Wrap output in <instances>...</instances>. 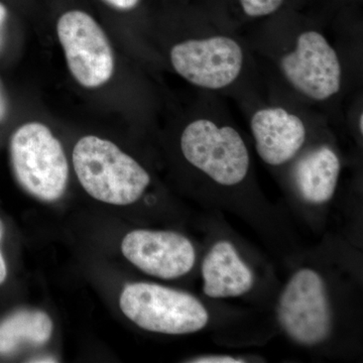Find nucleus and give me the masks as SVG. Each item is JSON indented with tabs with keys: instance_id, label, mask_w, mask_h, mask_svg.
I'll return each instance as SVG.
<instances>
[{
	"instance_id": "12",
	"label": "nucleus",
	"mask_w": 363,
	"mask_h": 363,
	"mask_svg": "<svg viewBox=\"0 0 363 363\" xmlns=\"http://www.w3.org/2000/svg\"><path fill=\"white\" fill-rule=\"evenodd\" d=\"M340 169L337 155L326 145L307 152L294 168V181L298 194L309 204L330 201L335 194Z\"/></svg>"
},
{
	"instance_id": "16",
	"label": "nucleus",
	"mask_w": 363,
	"mask_h": 363,
	"mask_svg": "<svg viewBox=\"0 0 363 363\" xmlns=\"http://www.w3.org/2000/svg\"><path fill=\"white\" fill-rule=\"evenodd\" d=\"M105 1L121 11H130L138 6L140 0H105Z\"/></svg>"
},
{
	"instance_id": "8",
	"label": "nucleus",
	"mask_w": 363,
	"mask_h": 363,
	"mask_svg": "<svg viewBox=\"0 0 363 363\" xmlns=\"http://www.w3.org/2000/svg\"><path fill=\"white\" fill-rule=\"evenodd\" d=\"M281 67L293 87L312 99H328L340 89V62L321 33H301L295 51L281 59Z\"/></svg>"
},
{
	"instance_id": "13",
	"label": "nucleus",
	"mask_w": 363,
	"mask_h": 363,
	"mask_svg": "<svg viewBox=\"0 0 363 363\" xmlns=\"http://www.w3.org/2000/svg\"><path fill=\"white\" fill-rule=\"evenodd\" d=\"M52 322L42 311L23 310L0 323V354L9 355L21 345H44L51 338Z\"/></svg>"
},
{
	"instance_id": "4",
	"label": "nucleus",
	"mask_w": 363,
	"mask_h": 363,
	"mask_svg": "<svg viewBox=\"0 0 363 363\" xmlns=\"http://www.w3.org/2000/svg\"><path fill=\"white\" fill-rule=\"evenodd\" d=\"M279 326L294 342L303 346L323 343L330 336L332 312L326 285L311 269L296 272L279 296Z\"/></svg>"
},
{
	"instance_id": "14",
	"label": "nucleus",
	"mask_w": 363,
	"mask_h": 363,
	"mask_svg": "<svg viewBox=\"0 0 363 363\" xmlns=\"http://www.w3.org/2000/svg\"><path fill=\"white\" fill-rule=\"evenodd\" d=\"M284 0H240L243 11L247 16L257 18L278 11Z\"/></svg>"
},
{
	"instance_id": "6",
	"label": "nucleus",
	"mask_w": 363,
	"mask_h": 363,
	"mask_svg": "<svg viewBox=\"0 0 363 363\" xmlns=\"http://www.w3.org/2000/svg\"><path fill=\"white\" fill-rule=\"evenodd\" d=\"M57 32L73 77L86 88L108 82L113 52L102 28L89 14L72 11L60 18Z\"/></svg>"
},
{
	"instance_id": "3",
	"label": "nucleus",
	"mask_w": 363,
	"mask_h": 363,
	"mask_svg": "<svg viewBox=\"0 0 363 363\" xmlns=\"http://www.w3.org/2000/svg\"><path fill=\"white\" fill-rule=\"evenodd\" d=\"M11 164L21 187L45 202L65 193L69 166L61 143L39 123L23 124L11 140Z\"/></svg>"
},
{
	"instance_id": "5",
	"label": "nucleus",
	"mask_w": 363,
	"mask_h": 363,
	"mask_svg": "<svg viewBox=\"0 0 363 363\" xmlns=\"http://www.w3.org/2000/svg\"><path fill=\"white\" fill-rule=\"evenodd\" d=\"M181 149L191 164L220 185H238L247 175V145L230 126L218 128L207 119L196 121L183 131Z\"/></svg>"
},
{
	"instance_id": "1",
	"label": "nucleus",
	"mask_w": 363,
	"mask_h": 363,
	"mask_svg": "<svg viewBox=\"0 0 363 363\" xmlns=\"http://www.w3.org/2000/svg\"><path fill=\"white\" fill-rule=\"evenodd\" d=\"M72 157L79 182L98 201L133 204L150 185L147 172L109 140L84 136L76 143Z\"/></svg>"
},
{
	"instance_id": "11",
	"label": "nucleus",
	"mask_w": 363,
	"mask_h": 363,
	"mask_svg": "<svg viewBox=\"0 0 363 363\" xmlns=\"http://www.w3.org/2000/svg\"><path fill=\"white\" fill-rule=\"evenodd\" d=\"M203 292L207 297H240L255 285V274L230 241H217L202 262Z\"/></svg>"
},
{
	"instance_id": "10",
	"label": "nucleus",
	"mask_w": 363,
	"mask_h": 363,
	"mask_svg": "<svg viewBox=\"0 0 363 363\" xmlns=\"http://www.w3.org/2000/svg\"><path fill=\"white\" fill-rule=\"evenodd\" d=\"M250 125L257 154L271 166H281L290 161L304 145V123L279 107L255 112Z\"/></svg>"
},
{
	"instance_id": "20",
	"label": "nucleus",
	"mask_w": 363,
	"mask_h": 363,
	"mask_svg": "<svg viewBox=\"0 0 363 363\" xmlns=\"http://www.w3.org/2000/svg\"><path fill=\"white\" fill-rule=\"evenodd\" d=\"M30 362H57V360H55L54 358L48 357L33 358V360H30Z\"/></svg>"
},
{
	"instance_id": "21",
	"label": "nucleus",
	"mask_w": 363,
	"mask_h": 363,
	"mask_svg": "<svg viewBox=\"0 0 363 363\" xmlns=\"http://www.w3.org/2000/svg\"><path fill=\"white\" fill-rule=\"evenodd\" d=\"M360 131H362V133H363V116H360Z\"/></svg>"
},
{
	"instance_id": "19",
	"label": "nucleus",
	"mask_w": 363,
	"mask_h": 363,
	"mask_svg": "<svg viewBox=\"0 0 363 363\" xmlns=\"http://www.w3.org/2000/svg\"><path fill=\"white\" fill-rule=\"evenodd\" d=\"M6 116V104L2 95L1 88H0V121H4Z\"/></svg>"
},
{
	"instance_id": "15",
	"label": "nucleus",
	"mask_w": 363,
	"mask_h": 363,
	"mask_svg": "<svg viewBox=\"0 0 363 363\" xmlns=\"http://www.w3.org/2000/svg\"><path fill=\"white\" fill-rule=\"evenodd\" d=\"M189 362L193 363H242L245 362V359L240 357H233V355L225 354H212L203 355L198 357L194 359L189 360Z\"/></svg>"
},
{
	"instance_id": "7",
	"label": "nucleus",
	"mask_w": 363,
	"mask_h": 363,
	"mask_svg": "<svg viewBox=\"0 0 363 363\" xmlns=\"http://www.w3.org/2000/svg\"><path fill=\"white\" fill-rule=\"evenodd\" d=\"M171 61L177 73L192 84L220 89L240 76L243 52L230 38L212 37L176 45L171 51Z\"/></svg>"
},
{
	"instance_id": "18",
	"label": "nucleus",
	"mask_w": 363,
	"mask_h": 363,
	"mask_svg": "<svg viewBox=\"0 0 363 363\" xmlns=\"http://www.w3.org/2000/svg\"><path fill=\"white\" fill-rule=\"evenodd\" d=\"M7 18V9L4 4H0V49L2 45V28H4V23H6Z\"/></svg>"
},
{
	"instance_id": "17",
	"label": "nucleus",
	"mask_w": 363,
	"mask_h": 363,
	"mask_svg": "<svg viewBox=\"0 0 363 363\" xmlns=\"http://www.w3.org/2000/svg\"><path fill=\"white\" fill-rule=\"evenodd\" d=\"M4 226L2 221L0 220V242L2 240V236H4ZM7 276V269L6 260L4 259V255H2L1 250H0V285L4 283L6 281Z\"/></svg>"
},
{
	"instance_id": "2",
	"label": "nucleus",
	"mask_w": 363,
	"mask_h": 363,
	"mask_svg": "<svg viewBox=\"0 0 363 363\" xmlns=\"http://www.w3.org/2000/svg\"><path fill=\"white\" fill-rule=\"evenodd\" d=\"M119 305L130 321L155 333H196L209 322L206 308L194 296L157 284H130L123 289Z\"/></svg>"
},
{
	"instance_id": "9",
	"label": "nucleus",
	"mask_w": 363,
	"mask_h": 363,
	"mask_svg": "<svg viewBox=\"0 0 363 363\" xmlns=\"http://www.w3.org/2000/svg\"><path fill=\"white\" fill-rule=\"evenodd\" d=\"M121 252L140 271L164 279L185 276L196 262L192 242L174 231H131L124 236Z\"/></svg>"
}]
</instances>
